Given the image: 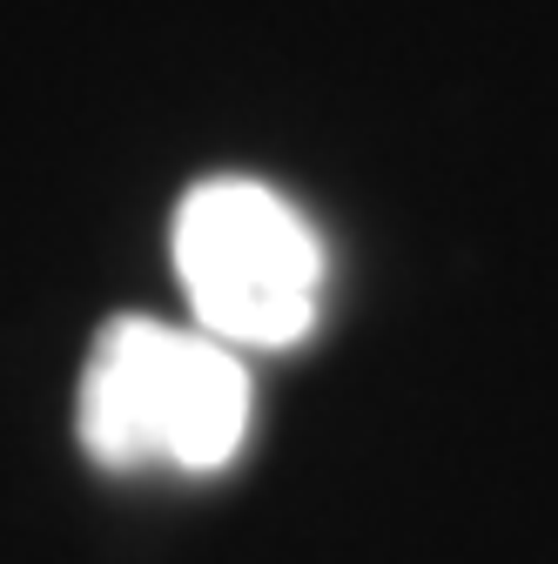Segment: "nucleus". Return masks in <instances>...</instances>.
Segmentation results:
<instances>
[{
	"label": "nucleus",
	"instance_id": "obj_1",
	"mask_svg": "<svg viewBox=\"0 0 558 564\" xmlns=\"http://www.w3.org/2000/svg\"><path fill=\"white\" fill-rule=\"evenodd\" d=\"M75 423L108 470H223L249 437V370L208 329L115 316L88 349Z\"/></svg>",
	"mask_w": 558,
	"mask_h": 564
},
{
	"label": "nucleus",
	"instance_id": "obj_2",
	"mask_svg": "<svg viewBox=\"0 0 558 564\" xmlns=\"http://www.w3.org/2000/svg\"><path fill=\"white\" fill-rule=\"evenodd\" d=\"M175 275L195 329L229 349H290L323 310V242L290 195L249 175H208L175 208Z\"/></svg>",
	"mask_w": 558,
	"mask_h": 564
}]
</instances>
